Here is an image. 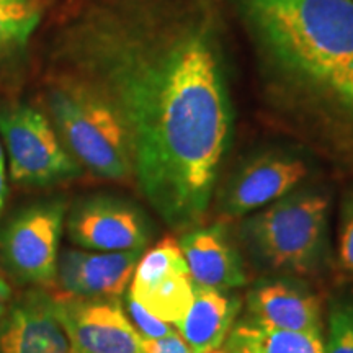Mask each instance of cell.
<instances>
[{
  "mask_svg": "<svg viewBox=\"0 0 353 353\" xmlns=\"http://www.w3.org/2000/svg\"><path fill=\"white\" fill-rule=\"evenodd\" d=\"M59 56L125 123L149 205L174 231L200 226L234 126L213 10L203 0L100 8L65 32Z\"/></svg>",
  "mask_w": 353,
  "mask_h": 353,
  "instance_id": "cell-1",
  "label": "cell"
},
{
  "mask_svg": "<svg viewBox=\"0 0 353 353\" xmlns=\"http://www.w3.org/2000/svg\"><path fill=\"white\" fill-rule=\"evenodd\" d=\"M231 3L278 105L353 144V0Z\"/></svg>",
  "mask_w": 353,
  "mask_h": 353,
  "instance_id": "cell-2",
  "label": "cell"
},
{
  "mask_svg": "<svg viewBox=\"0 0 353 353\" xmlns=\"http://www.w3.org/2000/svg\"><path fill=\"white\" fill-rule=\"evenodd\" d=\"M241 239L260 267L280 275H311L327 260L329 196L294 190L245 216Z\"/></svg>",
  "mask_w": 353,
  "mask_h": 353,
  "instance_id": "cell-3",
  "label": "cell"
},
{
  "mask_svg": "<svg viewBox=\"0 0 353 353\" xmlns=\"http://www.w3.org/2000/svg\"><path fill=\"white\" fill-rule=\"evenodd\" d=\"M48 107L59 138L95 175L126 180L134 174L128 130L114 108L81 79L59 74L48 88Z\"/></svg>",
  "mask_w": 353,
  "mask_h": 353,
  "instance_id": "cell-4",
  "label": "cell"
},
{
  "mask_svg": "<svg viewBox=\"0 0 353 353\" xmlns=\"http://www.w3.org/2000/svg\"><path fill=\"white\" fill-rule=\"evenodd\" d=\"M0 134L15 182L44 187L81 174L50 120L37 108L20 105L0 110Z\"/></svg>",
  "mask_w": 353,
  "mask_h": 353,
  "instance_id": "cell-5",
  "label": "cell"
},
{
  "mask_svg": "<svg viewBox=\"0 0 353 353\" xmlns=\"http://www.w3.org/2000/svg\"><path fill=\"white\" fill-rule=\"evenodd\" d=\"M65 203L43 201L21 210L0 231V262L21 283L52 286Z\"/></svg>",
  "mask_w": 353,
  "mask_h": 353,
  "instance_id": "cell-6",
  "label": "cell"
},
{
  "mask_svg": "<svg viewBox=\"0 0 353 353\" xmlns=\"http://www.w3.org/2000/svg\"><path fill=\"white\" fill-rule=\"evenodd\" d=\"M309 175L307 159L285 149H270L245 159L232 172L219 196L226 219H241L294 192Z\"/></svg>",
  "mask_w": 353,
  "mask_h": 353,
  "instance_id": "cell-7",
  "label": "cell"
},
{
  "mask_svg": "<svg viewBox=\"0 0 353 353\" xmlns=\"http://www.w3.org/2000/svg\"><path fill=\"white\" fill-rule=\"evenodd\" d=\"M128 288V296L175 327L195 298V283L179 239L164 237L141 255Z\"/></svg>",
  "mask_w": 353,
  "mask_h": 353,
  "instance_id": "cell-8",
  "label": "cell"
},
{
  "mask_svg": "<svg viewBox=\"0 0 353 353\" xmlns=\"http://www.w3.org/2000/svg\"><path fill=\"white\" fill-rule=\"evenodd\" d=\"M69 239L94 252L143 250L152 239V226L131 201L95 195L79 201L68 218Z\"/></svg>",
  "mask_w": 353,
  "mask_h": 353,
  "instance_id": "cell-9",
  "label": "cell"
},
{
  "mask_svg": "<svg viewBox=\"0 0 353 353\" xmlns=\"http://www.w3.org/2000/svg\"><path fill=\"white\" fill-rule=\"evenodd\" d=\"M54 301L72 353H144L143 337L118 298Z\"/></svg>",
  "mask_w": 353,
  "mask_h": 353,
  "instance_id": "cell-10",
  "label": "cell"
},
{
  "mask_svg": "<svg viewBox=\"0 0 353 353\" xmlns=\"http://www.w3.org/2000/svg\"><path fill=\"white\" fill-rule=\"evenodd\" d=\"M141 250L132 252H85L64 249L57 257L52 283L54 299H120L131 283Z\"/></svg>",
  "mask_w": 353,
  "mask_h": 353,
  "instance_id": "cell-11",
  "label": "cell"
},
{
  "mask_svg": "<svg viewBox=\"0 0 353 353\" xmlns=\"http://www.w3.org/2000/svg\"><path fill=\"white\" fill-rule=\"evenodd\" d=\"M267 329L322 334V303L301 278L267 276L245 296V319Z\"/></svg>",
  "mask_w": 353,
  "mask_h": 353,
  "instance_id": "cell-12",
  "label": "cell"
},
{
  "mask_svg": "<svg viewBox=\"0 0 353 353\" xmlns=\"http://www.w3.org/2000/svg\"><path fill=\"white\" fill-rule=\"evenodd\" d=\"M0 353H72L54 298L34 290L0 316Z\"/></svg>",
  "mask_w": 353,
  "mask_h": 353,
  "instance_id": "cell-13",
  "label": "cell"
},
{
  "mask_svg": "<svg viewBox=\"0 0 353 353\" xmlns=\"http://www.w3.org/2000/svg\"><path fill=\"white\" fill-rule=\"evenodd\" d=\"M179 245L195 286L232 291L247 285L244 260L223 224L188 229Z\"/></svg>",
  "mask_w": 353,
  "mask_h": 353,
  "instance_id": "cell-14",
  "label": "cell"
},
{
  "mask_svg": "<svg viewBox=\"0 0 353 353\" xmlns=\"http://www.w3.org/2000/svg\"><path fill=\"white\" fill-rule=\"evenodd\" d=\"M241 307V298L231 291L195 286L192 307L175 329L193 353L214 352L226 342Z\"/></svg>",
  "mask_w": 353,
  "mask_h": 353,
  "instance_id": "cell-15",
  "label": "cell"
},
{
  "mask_svg": "<svg viewBox=\"0 0 353 353\" xmlns=\"http://www.w3.org/2000/svg\"><path fill=\"white\" fill-rule=\"evenodd\" d=\"M224 347L231 353H325L319 332L267 329L247 321L234 324Z\"/></svg>",
  "mask_w": 353,
  "mask_h": 353,
  "instance_id": "cell-16",
  "label": "cell"
},
{
  "mask_svg": "<svg viewBox=\"0 0 353 353\" xmlns=\"http://www.w3.org/2000/svg\"><path fill=\"white\" fill-rule=\"evenodd\" d=\"M41 19L33 2L0 3V52L23 46Z\"/></svg>",
  "mask_w": 353,
  "mask_h": 353,
  "instance_id": "cell-17",
  "label": "cell"
},
{
  "mask_svg": "<svg viewBox=\"0 0 353 353\" xmlns=\"http://www.w3.org/2000/svg\"><path fill=\"white\" fill-rule=\"evenodd\" d=\"M325 353H353V293L341 294L329 304Z\"/></svg>",
  "mask_w": 353,
  "mask_h": 353,
  "instance_id": "cell-18",
  "label": "cell"
},
{
  "mask_svg": "<svg viewBox=\"0 0 353 353\" xmlns=\"http://www.w3.org/2000/svg\"><path fill=\"white\" fill-rule=\"evenodd\" d=\"M335 260L342 275L353 280V192L342 205Z\"/></svg>",
  "mask_w": 353,
  "mask_h": 353,
  "instance_id": "cell-19",
  "label": "cell"
},
{
  "mask_svg": "<svg viewBox=\"0 0 353 353\" xmlns=\"http://www.w3.org/2000/svg\"><path fill=\"white\" fill-rule=\"evenodd\" d=\"M126 316L130 317L131 324L138 330L143 341H156V339L167 337V335L176 332L174 325L151 314L148 309H144L130 296H126Z\"/></svg>",
  "mask_w": 353,
  "mask_h": 353,
  "instance_id": "cell-20",
  "label": "cell"
},
{
  "mask_svg": "<svg viewBox=\"0 0 353 353\" xmlns=\"http://www.w3.org/2000/svg\"><path fill=\"white\" fill-rule=\"evenodd\" d=\"M144 353H193L187 345L182 335L174 332L167 337L156 339V341H143Z\"/></svg>",
  "mask_w": 353,
  "mask_h": 353,
  "instance_id": "cell-21",
  "label": "cell"
},
{
  "mask_svg": "<svg viewBox=\"0 0 353 353\" xmlns=\"http://www.w3.org/2000/svg\"><path fill=\"white\" fill-rule=\"evenodd\" d=\"M7 200V182H6V162H3V152L0 148V210L3 208Z\"/></svg>",
  "mask_w": 353,
  "mask_h": 353,
  "instance_id": "cell-22",
  "label": "cell"
},
{
  "mask_svg": "<svg viewBox=\"0 0 353 353\" xmlns=\"http://www.w3.org/2000/svg\"><path fill=\"white\" fill-rule=\"evenodd\" d=\"M12 299V290L3 278H0V316L6 312Z\"/></svg>",
  "mask_w": 353,
  "mask_h": 353,
  "instance_id": "cell-23",
  "label": "cell"
},
{
  "mask_svg": "<svg viewBox=\"0 0 353 353\" xmlns=\"http://www.w3.org/2000/svg\"><path fill=\"white\" fill-rule=\"evenodd\" d=\"M20 2H28V0H0V3H20Z\"/></svg>",
  "mask_w": 353,
  "mask_h": 353,
  "instance_id": "cell-24",
  "label": "cell"
},
{
  "mask_svg": "<svg viewBox=\"0 0 353 353\" xmlns=\"http://www.w3.org/2000/svg\"><path fill=\"white\" fill-rule=\"evenodd\" d=\"M210 353H231V352H229L226 347H221V348H218V350H214V352H210Z\"/></svg>",
  "mask_w": 353,
  "mask_h": 353,
  "instance_id": "cell-25",
  "label": "cell"
}]
</instances>
